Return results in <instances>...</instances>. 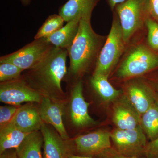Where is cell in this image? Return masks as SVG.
I'll return each mask as SVG.
<instances>
[{
    "instance_id": "6da1fadb",
    "label": "cell",
    "mask_w": 158,
    "mask_h": 158,
    "mask_svg": "<svg viewBox=\"0 0 158 158\" xmlns=\"http://www.w3.org/2000/svg\"><path fill=\"white\" fill-rule=\"evenodd\" d=\"M68 51L54 47L43 60L30 69L27 83L43 96L56 101H62L64 96L61 83L66 73Z\"/></svg>"
},
{
    "instance_id": "7a4b0ae2",
    "label": "cell",
    "mask_w": 158,
    "mask_h": 158,
    "mask_svg": "<svg viewBox=\"0 0 158 158\" xmlns=\"http://www.w3.org/2000/svg\"><path fill=\"white\" fill-rule=\"evenodd\" d=\"M93 10L89 9L82 15L76 36L67 50L70 60L69 73L73 76H76L85 72L98 57L102 40L91 27Z\"/></svg>"
},
{
    "instance_id": "3957f363",
    "label": "cell",
    "mask_w": 158,
    "mask_h": 158,
    "mask_svg": "<svg viewBox=\"0 0 158 158\" xmlns=\"http://www.w3.org/2000/svg\"><path fill=\"white\" fill-rule=\"evenodd\" d=\"M125 44L120 22L115 19L104 45L99 53L93 75L109 76L123 53Z\"/></svg>"
},
{
    "instance_id": "277c9868",
    "label": "cell",
    "mask_w": 158,
    "mask_h": 158,
    "mask_svg": "<svg viewBox=\"0 0 158 158\" xmlns=\"http://www.w3.org/2000/svg\"><path fill=\"white\" fill-rule=\"evenodd\" d=\"M123 39L127 43L141 27L149 11V0H126L116 7Z\"/></svg>"
},
{
    "instance_id": "5b68a950",
    "label": "cell",
    "mask_w": 158,
    "mask_h": 158,
    "mask_svg": "<svg viewBox=\"0 0 158 158\" xmlns=\"http://www.w3.org/2000/svg\"><path fill=\"white\" fill-rule=\"evenodd\" d=\"M54 47L46 38L35 39L19 50L1 57L0 61L11 62L23 70L31 69L42 62Z\"/></svg>"
},
{
    "instance_id": "8992f818",
    "label": "cell",
    "mask_w": 158,
    "mask_h": 158,
    "mask_svg": "<svg viewBox=\"0 0 158 158\" xmlns=\"http://www.w3.org/2000/svg\"><path fill=\"white\" fill-rule=\"evenodd\" d=\"M158 66V56L144 45L136 47L124 59L117 75L122 78L143 74Z\"/></svg>"
},
{
    "instance_id": "52a82bcc",
    "label": "cell",
    "mask_w": 158,
    "mask_h": 158,
    "mask_svg": "<svg viewBox=\"0 0 158 158\" xmlns=\"http://www.w3.org/2000/svg\"><path fill=\"white\" fill-rule=\"evenodd\" d=\"M43 95L26 81L16 79L1 83L0 101L11 106L23 103H40Z\"/></svg>"
},
{
    "instance_id": "ba28073f",
    "label": "cell",
    "mask_w": 158,
    "mask_h": 158,
    "mask_svg": "<svg viewBox=\"0 0 158 158\" xmlns=\"http://www.w3.org/2000/svg\"><path fill=\"white\" fill-rule=\"evenodd\" d=\"M111 138L118 152L128 157H137L144 152L146 138L141 126L134 129H117L111 134Z\"/></svg>"
},
{
    "instance_id": "9c48e42d",
    "label": "cell",
    "mask_w": 158,
    "mask_h": 158,
    "mask_svg": "<svg viewBox=\"0 0 158 158\" xmlns=\"http://www.w3.org/2000/svg\"><path fill=\"white\" fill-rule=\"evenodd\" d=\"M61 102L43 96L39 110L40 115L44 123L52 126L63 139L68 140L69 136L63 124V106Z\"/></svg>"
},
{
    "instance_id": "30bf717a",
    "label": "cell",
    "mask_w": 158,
    "mask_h": 158,
    "mask_svg": "<svg viewBox=\"0 0 158 158\" xmlns=\"http://www.w3.org/2000/svg\"><path fill=\"white\" fill-rule=\"evenodd\" d=\"M44 138V158H68L69 144L50 125L43 122L40 129Z\"/></svg>"
},
{
    "instance_id": "8fae6325",
    "label": "cell",
    "mask_w": 158,
    "mask_h": 158,
    "mask_svg": "<svg viewBox=\"0 0 158 158\" xmlns=\"http://www.w3.org/2000/svg\"><path fill=\"white\" fill-rule=\"evenodd\" d=\"M82 82L75 85L72 91L70 104V117L73 123L77 127H85L95 124L88 112L90 103L85 100L83 95Z\"/></svg>"
},
{
    "instance_id": "7c38bea8",
    "label": "cell",
    "mask_w": 158,
    "mask_h": 158,
    "mask_svg": "<svg viewBox=\"0 0 158 158\" xmlns=\"http://www.w3.org/2000/svg\"><path fill=\"white\" fill-rule=\"evenodd\" d=\"M111 134L99 131L78 137L74 140L77 150L84 154L95 155L104 152L111 146Z\"/></svg>"
},
{
    "instance_id": "4fadbf2b",
    "label": "cell",
    "mask_w": 158,
    "mask_h": 158,
    "mask_svg": "<svg viewBox=\"0 0 158 158\" xmlns=\"http://www.w3.org/2000/svg\"><path fill=\"white\" fill-rule=\"evenodd\" d=\"M10 122L27 134L39 131L43 123L39 110L30 102L19 108Z\"/></svg>"
},
{
    "instance_id": "5bb4252c",
    "label": "cell",
    "mask_w": 158,
    "mask_h": 158,
    "mask_svg": "<svg viewBox=\"0 0 158 158\" xmlns=\"http://www.w3.org/2000/svg\"><path fill=\"white\" fill-rule=\"evenodd\" d=\"M113 121L118 129H134L141 126V116L129 101H121L116 105Z\"/></svg>"
},
{
    "instance_id": "9a60e30c",
    "label": "cell",
    "mask_w": 158,
    "mask_h": 158,
    "mask_svg": "<svg viewBox=\"0 0 158 158\" xmlns=\"http://www.w3.org/2000/svg\"><path fill=\"white\" fill-rule=\"evenodd\" d=\"M80 19H77L68 22L65 26L46 37L47 39L55 47L68 50L77 33Z\"/></svg>"
},
{
    "instance_id": "2e32d148",
    "label": "cell",
    "mask_w": 158,
    "mask_h": 158,
    "mask_svg": "<svg viewBox=\"0 0 158 158\" xmlns=\"http://www.w3.org/2000/svg\"><path fill=\"white\" fill-rule=\"evenodd\" d=\"M44 144L41 131L29 133L15 149L19 158H43L41 148Z\"/></svg>"
},
{
    "instance_id": "e0dca14e",
    "label": "cell",
    "mask_w": 158,
    "mask_h": 158,
    "mask_svg": "<svg viewBox=\"0 0 158 158\" xmlns=\"http://www.w3.org/2000/svg\"><path fill=\"white\" fill-rule=\"evenodd\" d=\"M99 0H68L59 9V14L66 22L81 19L83 14L94 9Z\"/></svg>"
},
{
    "instance_id": "ac0fdd59",
    "label": "cell",
    "mask_w": 158,
    "mask_h": 158,
    "mask_svg": "<svg viewBox=\"0 0 158 158\" xmlns=\"http://www.w3.org/2000/svg\"><path fill=\"white\" fill-rule=\"evenodd\" d=\"M28 134L18 129L10 122L1 127L0 154L7 150L16 149Z\"/></svg>"
},
{
    "instance_id": "d6986e66",
    "label": "cell",
    "mask_w": 158,
    "mask_h": 158,
    "mask_svg": "<svg viewBox=\"0 0 158 158\" xmlns=\"http://www.w3.org/2000/svg\"><path fill=\"white\" fill-rule=\"evenodd\" d=\"M128 93L130 102L141 116L154 104L147 90L141 85H131Z\"/></svg>"
},
{
    "instance_id": "ffe728a7",
    "label": "cell",
    "mask_w": 158,
    "mask_h": 158,
    "mask_svg": "<svg viewBox=\"0 0 158 158\" xmlns=\"http://www.w3.org/2000/svg\"><path fill=\"white\" fill-rule=\"evenodd\" d=\"M90 83L94 89L105 101H113L117 98L121 91L113 88L108 81V77L102 75H93Z\"/></svg>"
},
{
    "instance_id": "44dd1931",
    "label": "cell",
    "mask_w": 158,
    "mask_h": 158,
    "mask_svg": "<svg viewBox=\"0 0 158 158\" xmlns=\"http://www.w3.org/2000/svg\"><path fill=\"white\" fill-rule=\"evenodd\" d=\"M141 126L152 141L158 138V106L153 105L141 116Z\"/></svg>"
},
{
    "instance_id": "7402d4cb",
    "label": "cell",
    "mask_w": 158,
    "mask_h": 158,
    "mask_svg": "<svg viewBox=\"0 0 158 158\" xmlns=\"http://www.w3.org/2000/svg\"><path fill=\"white\" fill-rule=\"evenodd\" d=\"M64 19L59 15H50L40 28L34 39L46 38L63 27Z\"/></svg>"
},
{
    "instance_id": "603a6c76",
    "label": "cell",
    "mask_w": 158,
    "mask_h": 158,
    "mask_svg": "<svg viewBox=\"0 0 158 158\" xmlns=\"http://www.w3.org/2000/svg\"><path fill=\"white\" fill-rule=\"evenodd\" d=\"M23 71L11 62L0 61V81L4 83L18 79Z\"/></svg>"
},
{
    "instance_id": "cb8c5ba5",
    "label": "cell",
    "mask_w": 158,
    "mask_h": 158,
    "mask_svg": "<svg viewBox=\"0 0 158 158\" xmlns=\"http://www.w3.org/2000/svg\"><path fill=\"white\" fill-rule=\"evenodd\" d=\"M148 31V40L151 47L158 49V24L150 18L145 19Z\"/></svg>"
},
{
    "instance_id": "d4e9b609",
    "label": "cell",
    "mask_w": 158,
    "mask_h": 158,
    "mask_svg": "<svg viewBox=\"0 0 158 158\" xmlns=\"http://www.w3.org/2000/svg\"><path fill=\"white\" fill-rule=\"evenodd\" d=\"M19 108L14 106H1L0 107V125H5L11 121Z\"/></svg>"
},
{
    "instance_id": "484cf974",
    "label": "cell",
    "mask_w": 158,
    "mask_h": 158,
    "mask_svg": "<svg viewBox=\"0 0 158 158\" xmlns=\"http://www.w3.org/2000/svg\"><path fill=\"white\" fill-rule=\"evenodd\" d=\"M144 153L147 158H158V138L147 144Z\"/></svg>"
},
{
    "instance_id": "4316f807",
    "label": "cell",
    "mask_w": 158,
    "mask_h": 158,
    "mask_svg": "<svg viewBox=\"0 0 158 158\" xmlns=\"http://www.w3.org/2000/svg\"><path fill=\"white\" fill-rule=\"evenodd\" d=\"M0 158H19L15 149L7 150L0 154Z\"/></svg>"
},
{
    "instance_id": "83f0119b",
    "label": "cell",
    "mask_w": 158,
    "mask_h": 158,
    "mask_svg": "<svg viewBox=\"0 0 158 158\" xmlns=\"http://www.w3.org/2000/svg\"><path fill=\"white\" fill-rule=\"evenodd\" d=\"M149 11L158 19V0H149Z\"/></svg>"
},
{
    "instance_id": "f1b7e54d",
    "label": "cell",
    "mask_w": 158,
    "mask_h": 158,
    "mask_svg": "<svg viewBox=\"0 0 158 158\" xmlns=\"http://www.w3.org/2000/svg\"><path fill=\"white\" fill-rule=\"evenodd\" d=\"M126 1V0H108L110 7L112 9H114V7H116V6L123 3Z\"/></svg>"
},
{
    "instance_id": "f546056e",
    "label": "cell",
    "mask_w": 158,
    "mask_h": 158,
    "mask_svg": "<svg viewBox=\"0 0 158 158\" xmlns=\"http://www.w3.org/2000/svg\"><path fill=\"white\" fill-rule=\"evenodd\" d=\"M22 3L25 6H28L31 2V0H20Z\"/></svg>"
},
{
    "instance_id": "4dcf8cb0",
    "label": "cell",
    "mask_w": 158,
    "mask_h": 158,
    "mask_svg": "<svg viewBox=\"0 0 158 158\" xmlns=\"http://www.w3.org/2000/svg\"><path fill=\"white\" fill-rule=\"evenodd\" d=\"M68 158H92L90 157L80 156H75L70 154Z\"/></svg>"
},
{
    "instance_id": "1f68e13d",
    "label": "cell",
    "mask_w": 158,
    "mask_h": 158,
    "mask_svg": "<svg viewBox=\"0 0 158 158\" xmlns=\"http://www.w3.org/2000/svg\"><path fill=\"white\" fill-rule=\"evenodd\" d=\"M114 158H138V157H128L126 156H117L115 157Z\"/></svg>"
}]
</instances>
